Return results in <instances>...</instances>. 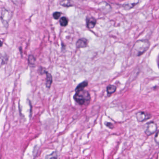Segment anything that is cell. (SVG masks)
<instances>
[{
  "label": "cell",
  "mask_w": 159,
  "mask_h": 159,
  "mask_svg": "<svg viewBox=\"0 0 159 159\" xmlns=\"http://www.w3.org/2000/svg\"><path fill=\"white\" fill-rule=\"evenodd\" d=\"M150 43L148 40H140L134 44L132 53L134 56L139 57L145 53L149 48Z\"/></svg>",
  "instance_id": "cell-1"
},
{
  "label": "cell",
  "mask_w": 159,
  "mask_h": 159,
  "mask_svg": "<svg viewBox=\"0 0 159 159\" xmlns=\"http://www.w3.org/2000/svg\"><path fill=\"white\" fill-rule=\"evenodd\" d=\"M74 98L75 101L80 105H87L89 104L91 100L90 94L84 90L76 92Z\"/></svg>",
  "instance_id": "cell-2"
},
{
  "label": "cell",
  "mask_w": 159,
  "mask_h": 159,
  "mask_svg": "<svg viewBox=\"0 0 159 159\" xmlns=\"http://www.w3.org/2000/svg\"><path fill=\"white\" fill-rule=\"evenodd\" d=\"M157 130V125L154 122L151 121L147 124V127L145 130V133L148 136L151 135L155 133Z\"/></svg>",
  "instance_id": "cell-3"
},
{
  "label": "cell",
  "mask_w": 159,
  "mask_h": 159,
  "mask_svg": "<svg viewBox=\"0 0 159 159\" xmlns=\"http://www.w3.org/2000/svg\"><path fill=\"white\" fill-rule=\"evenodd\" d=\"M151 116V114L146 113L144 111H139L136 113L137 120L140 122L150 119Z\"/></svg>",
  "instance_id": "cell-4"
},
{
  "label": "cell",
  "mask_w": 159,
  "mask_h": 159,
  "mask_svg": "<svg viewBox=\"0 0 159 159\" xmlns=\"http://www.w3.org/2000/svg\"><path fill=\"white\" fill-rule=\"evenodd\" d=\"M99 8L100 11L105 14H107L111 11V8L110 5L107 2H103L99 4Z\"/></svg>",
  "instance_id": "cell-5"
},
{
  "label": "cell",
  "mask_w": 159,
  "mask_h": 159,
  "mask_svg": "<svg viewBox=\"0 0 159 159\" xmlns=\"http://www.w3.org/2000/svg\"><path fill=\"white\" fill-rule=\"evenodd\" d=\"M88 41L85 39H81L77 41L76 46L78 48H85L87 46Z\"/></svg>",
  "instance_id": "cell-6"
},
{
  "label": "cell",
  "mask_w": 159,
  "mask_h": 159,
  "mask_svg": "<svg viewBox=\"0 0 159 159\" xmlns=\"http://www.w3.org/2000/svg\"><path fill=\"white\" fill-rule=\"evenodd\" d=\"M139 1L138 2H128L127 3H124L123 5V7L125 9V10H130V9L134 8L135 5L137 4Z\"/></svg>",
  "instance_id": "cell-7"
},
{
  "label": "cell",
  "mask_w": 159,
  "mask_h": 159,
  "mask_svg": "<svg viewBox=\"0 0 159 159\" xmlns=\"http://www.w3.org/2000/svg\"><path fill=\"white\" fill-rule=\"evenodd\" d=\"M96 24V20L93 17H90L87 19V26L89 29H93Z\"/></svg>",
  "instance_id": "cell-8"
},
{
  "label": "cell",
  "mask_w": 159,
  "mask_h": 159,
  "mask_svg": "<svg viewBox=\"0 0 159 159\" xmlns=\"http://www.w3.org/2000/svg\"><path fill=\"white\" fill-rule=\"evenodd\" d=\"M87 85H88V83L87 81L83 82L81 83L78 85V86L76 88V90H75V91H76V92H77L84 90V88L86 86H87Z\"/></svg>",
  "instance_id": "cell-9"
},
{
  "label": "cell",
  "mask_w": 159,
  "mask_h": 159,
  "mask_svg": "<svg viewBox=\"0 0 159 159\" xmlns=\"http://www.w3.org/2000/svg\"><path fill=\"white\" fill-rule=\"evenodd\" d=\"M46 74H47V77H46V85L48 88H50L52 82V78L50 73L46 72Z\"/></svg>",
  "instance_id": "cell-10"
},
{
  "label": "cell",
  "mask_w": 159,
  "mask_h": 159,
  "mask_svg": "<svg viewBox=\"0 0 159 159\" xmlns=\"http://www.w3.org/2000/svg\"><path fill=\"white\" fill-rule=\"evenodd\" d=\"M117 87L113 85H109L107 87V92L109 94H111L116 92Z\"/></svg>",
  "instance_id": "cell-11"
},
{
  "label": "cell",
  "mask_w": 159,
  "mask_h": 159,
  "mask_svg": "<svg viewBox=\"0 0 159 159\" xmlns=\"http://www.w3.org/2000/svg\"><path fill=\"white\" fill-rule=\"evenodd\" d=\"M57 152L55 151L52 152L51 154L47 155L45 157V159H57Z\"/></svg>",
  "instance_id": "cell-12"
},
{
  "label": "cell",
  "mask_w": 159,
  "mask_h": 159,
  "mask_svg": "<svg viewBox=\"0 0 159 159\" xmlns=\"http://www.w3.org/2000/svg\"><path fill=\"white\" fill-rule=\"evenodd\" d=\"M60 24L62 26H66L68 25V21L66 17H62L60 19Z\"/></svg>",
  "instance_id": "cell-13"
},
{
  "label": "cell",
  "mask_w": 159,
  "mask_h": 159,
  "mask_svg": "<svg viewBox=\"0 0 159 159\" xmlns=\"http://www.w3.org/2000/svg\"><path fill=\"white\" fill-rule=\"evenodd\" d=\"M60 4L64 7H70V6H72L70 2L67 1H61L60 2Z\"/></svg>",
  "instance_id": "cell-14"
},
{
  "label": "cell",
  "mask_w": 159,
  "mask_h": 159,
  "mask_svg": "<svg viewBox=\"0 0 159 159\" xmlns=\"http://www.w3.org/2000/svg\"><path fill=\"white\" fill-rule=\"evenodd\" d=\"M35 57H34L33 56H30L29 57V62L30 64L33 65V64H34V63H35Z\"/></svg>",
  "instance_id": "cell-15"
},
{
  "label": "cell",
  "mask_w": 159,
  "mask_h": 159,
  "mask_svg": "<svg viewBox=\"0 0 159 159\" xmlns=\"http://www.w3.org/2000/svg\"><path fill=\"white\" fill-rule=\"evenodd\" d=\"M154 140L157 144L159 145V131H158L154 137Z\"/></svg>",
  "instance_id": "cell-16"
},
{
  "label": "cell",
  "mask_w": 159,
  "mask_h": 159,
  "mask_svg": "<svg viewBox=\"0 0 159 159\" xmlns=\"http://www.w3.org/2000/svg\"><path fill=\"white\" fill-rule=\"evenodd\" d=\"M60 16H61V13H60L58 12H55L53 14V16L54 18H55V19H57V20L59 19Z\"/></svg>",
  "instance_id": "cell-17"
},
{
  "label": "cell",
  "mask_w": 159,
  "mask_h": 159,
  "mask_svg": "<svg viewBox=\"0 0 159 159\" xmlns=\"http://www.w3.org/2000/svg\"><path fill=\"white\" fill-rule=\"evenodd\" d=\"M105 125H106V126H107L108 127L111 128V129H112L114 127L113 124H112L111 123L107 122L105 123Z\"/></svg>",
  "instance_id": "cell-18"
},
{
  "label": "cell",
  "mask_w": 159,
  "mask_h": 159,
  "mask_svg": "<svg viewBox=\"0 0 159 159\" xmlns=\"http://www.w3.org/2000/svg\"><path fill=\"white\" fill-rule=\"evenodd\" d=\"M158 66H159V56H158Z\"/></svg>",
  "instance_id": "cell-19"
}]
</instances>
